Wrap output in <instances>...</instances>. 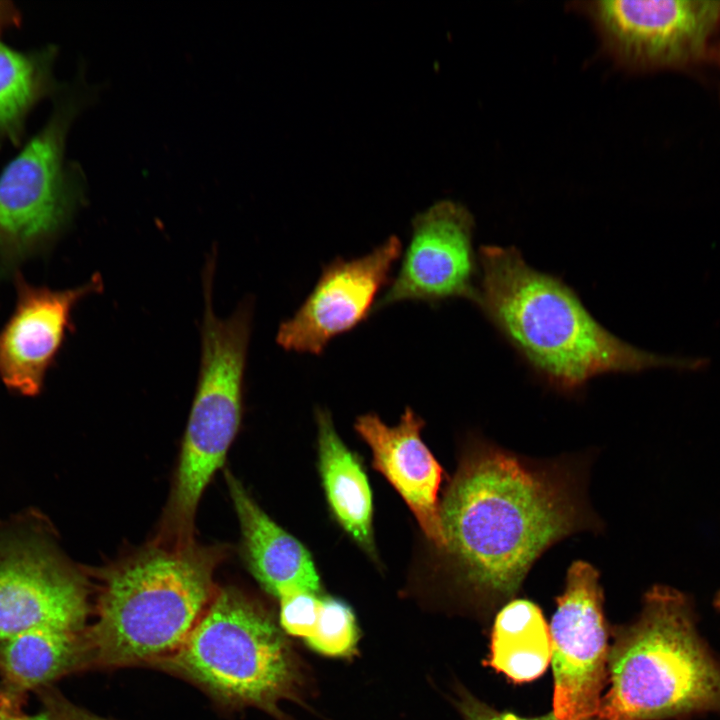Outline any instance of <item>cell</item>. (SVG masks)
<instances>
[{"label":"cell","instance_id":"6da1fadb","mask_svg":"<svg viewBox=\"0 0 720 720\" xmlns=\"http://www.w3.org/2000/svg\"><path fill=\"white\" fill-rule=\"evenodd\" d=\"M584 474L568 458L533 461L479 440L465 449L440 515L442 552L469 604L489 611L508 602L547 549L600 527Z\"/></svg>","mask_w":720,"mask_h":720},{"label":"cell","instance_id":"7a4b0ae2","mask_svg":"<svg viewBox=\"0 0 720 720\" xmlns=\"http://www.w3.org/2000/svg\"><path fill=\"white\" fill-rule=\"evenodd\" d=\"M474 303L546 383L573 393L594 377L671 368L704 369V358L652 353L602 326L561 279L531 267L514 247L479 249Z\"/></svg>","mask_w":720,"mask_h":720},{"label":"cell","instance_id":"3957f363","mask_svg":"<svg viewBox=\"0 0 720 720\" xmlns=\"http://www.w3.org/2000/svg\"><path fill=\"white\" fill-rule=\"evenodd\" d=\"M599 720H692L720 715V658L698 629L694 599L657 584L617 628Z\"/></svg>","mask_w":720,"mask_h":720},{"label":"cell","instance_id":"277c9868","mask_svg":"<svg viewBox=\"0 0 720 720\" xmlns=\"http://www.w3.org/2000/svg\"><path fill=\"white\" fill-rule=\"evenodd\" d=\"M191 681L222 706L294 720L287 703L312 710L311 667L274 613L234 588L217 591L180 647L156 665Z\"/></svg>","mask_w":720,"mask_h":720},{"label":"cell","instance_id":"5b68a950","mask_svg":"<svg viewBox=\"0 0 720 720\" xmlns=\"http://www.w3.org/2000/svg\"><path fill=\"white\" fill-rule=\"evenodd\" d=\"M222 551L158 541L103 576L96 621L86 628L92 667L153 665L173 654L216 591Z\"/></svg>","mask_w":720,"mask_h":720},{"label":"cell","instance_id":"8992f818","mask_svg":"<svg viewBox=\"0 0 720 720\" xmlns=\"http://www.w3.org/2000/svg\"><path fill=\"white\" fill-rule=\"evenodd\" d=\"M214 268L203 273L204 315L198 385L159 541L193 542L197 506L222 466L242 415L243 380L252 324L246 299L225 319L212 306Z\"/></svg>","mask_w":720,"mask_h":720},{"label":"cell","instance_id":"52a82bcc","mask_svg":"<svg viewBox=\"0 0 720 720\" xmlns=\"http://www.w3.org/2000/svg\"><path fill=\"white\" fill-rule=\"evenodd\" d=\"M99 88L81 66L73 81L53 98L44 125L0 172V262L9 268L52 240L84 202L87 180L80 165L67 159L69 133L92 105Z\"/></svg>","mask_w":720,"mask_h":720},{"label":"cell","instance_id":"ba28073f","mask_svg":"<svg viewBox=\"0 0 720 720\" xmlns=\"http://www.w3.org/2000/svg\"><path fill=\"white\" fill-rule=\"evenodd\" d=\"M89 610L88 582L47 521L32 512L0 521V642L38 628L83 630Z\"/></svg>","mask_w":720,"mask_h":720},{"label":"cell","instance_id":"9c48e42d","mask_svg":"<svg viewBox=\"0 0 720 720\" xmlns=\"http://www.w3.org/2000/svg\"><path fill=\"white\" fill-rule=\"evenodd\" d=\"M601 48L629 72L688 70L713 58L720 1L597 0L574 2Z\"/></svg>","mask_w":720,"mask_h":720},{"label":"cell","instance_id":"30bf717a","mask_svg":"<svg viewBox=\"0 0 720 720\" xmlns=\"http://www.w3.org/2000/svg\"><path fill=\"white\" fill-rule=\"evenodd\" d=\"M600 574L576 560L556 598L550 625L554 677L553 714L558 720H599L608 681V626Z\"/></svg>","mask_w":720,"mask_h":720},{"label":"cell","instance_id":"8fae6325","mask_svg":"<svg viewBox=\"0 0 720 720\" xmlns=\"http://www.w3.org/2000/svg\"><path fill=\"white\" fill-rule=\"evenodd\" d=\"M474 220L458 202L444 200L418 214L401 267L373 312L404 301L437 304L476 297Z\"/></svg>","mask_w":720,"mask_h":720},{"label":"cell","instance_id":"7c38bea8","mask_svg":"<svg viewBox=\"0 0 720 720\" xmlns=\"http://www.w3.org/2000/svg\"><path fill=\"white\" fill-rule=\"evenodd\" d=\"M401 249L400 240L391 236L364 256L337 258L325 266L303 304L280 324L277 343L288 351L321 354L334 337L373 311L376 295L387 284Z\"/></svg>","mask_w":720,"mask_h":720},{"label":"cell","instance_id":"4fadbf2b","mask_svg":"<svg viewBox=\"0 0 720 720\" xmlns=\"http://www.w3.org/2000/svg\"><path fill=\"white\" fill-rule=\"evenodd\" d=\"M102 288L99 274L81 286L66 290L19 282L15 310L0 331L2 382L23 395L38 393L71 326L73 308L81 299Z\"/></svg>","mask_w":720,"mask_h":720},{"label":"cell","instance_id":"5bb4252c","mask_svg":"<svg viewBox=\"0 0 720 720\" xmlns=\"http://www.w3.org/2000/svg\"><path fill=\"white\" fill-rule=\"evenodd\" d=\"M423 420L406 408L390 427L375 414L357 418L355 429L369 445L373 466L404 499L427 539L442 551L446 540L441 523L439 490L443 469L421 438Z\"/></svg>","mask_w":720,"mask_h":720},{"label":"cell","instance_id":"9a60e30c","mask_svg":"<svg viewBox=\"0 0 720 720\" xmlns=\"http://www.w3.org/2000/svg\"><path fill=\"white\" fill-rule=\"evenodd\" d=\"M226 476L254 577L277 599L294 591L322 593L319 574L308 550L278 526L232 474Z\"/></svg>","mask_w":720,"mask_h":720},{"label":"cell","instance_id":"2e32d148","mask_svg":"<svg viewBox=\"0 0 720 720\" xmlns=\"http://www.w3.org/2000/svg\"><path fill=\"white\" fill-rule=\"evenodd\" d=\"M86 628H38L1 641V685L25 700L30 691L37 692L66 675L91 668Z\"/></svg>","mask_w":720,"mask_h":720},{"label":"cell","instance_id":"e0dca14e","mask_svg":"<svg viewBox=\"0 0 720 720\" xmlns=\"http://www.w3.org/2000/svg\"><path fill=\"white\" fill-rule=\"evenodd\" d=\"M316 419L319 469L329 505L346 532L374 553L372 494L367 477L336 432L329 412L318 409Z\"/></svg>","mask_w":720,"mask_h":720},{"label":"cell","instance_id":"ac0fdd59","mask_svg":"<svg viewBox=\"0 0 720 720\" xmlns=\"http://www.w3.org/2000/svg\"><path fill=\"white\" fill-rule=\"evenodd\" d=\"M57 58L55 45L20 50L0 39V148L19 146L33 110L64 87L55 74Z\"/></svg>","mask_w":720,"mask_h":720},{"label":"cell","instance_id":"d6986e66","mask_svg":"<svg viewBox=\"0 0 720 720\" xmlns=\"http://www.w3.org/2000/svg\"><path fill=\"white\" fill-rule=\"evenodd\" d=\"M551 660V636L540 607L511 599L498 611L488 664L515 682L535 680Z\"/></svg>","mask_w":720,"mask_h":720},{"label":"cell","instance_id":"ffe728a7","mask_svg":"<svg viewBox=\"0 0 720 720\" xmlns=\"http://www.w3.org/2000/svg\"><path fill=\"white\" fill-rule=\"evenodd\" d=\"M361 630L353 609L343 600L323 595L311 635L303 641L314 653L352 660L359 654Z\"/></svg>","mask_w":720,"mask_h":720},{"label":"cell","instance_id":"44dd1931","mask_svg":"<svg viewBox=\"0 0 720 720\" xmlns=\"http://www.w3.org/2000/svg\"><path fill=\"white\" fill-rule=\"evenodd\" d=\"M322 596V593L294 591L278 598V621L289 637L304 641L311 635Z\"/></svg>","mask_w":720,"mask_h":720},{"label":"cell","instance_id":"7402d4cb","mask_svg":"<svg viewBox=\"0 0 720 720\" xmlns=\"http://www.w3.org/2000/svg\"><path fill=\"white\" fill-rule=\"evenodd\" d=\"M453 703L463 720H558L553 713L528 718L496 710L479 700L462 686L455 687Z\"/></svg>","mask_w":720,"mask_h":720},{"label":"cell","instance_id":"603a6c76","mask_svg":"<svg viewBox=\"0 0 720 720\" xmlns=\"http://www.w3.org/2000/svg\"><path fill=\"white\" fill-rule=\"evenodd\" d=\"M44 703V709L36 714L27 715L22 710L3 711L0 713V720H68L62 709L57 704L52 687H46L36 692Z\"/></svg>","mask_w":720,"mask_h":720},{"label":"cell","instance_id":"cb8c5ba5","mask_svg":"<svg viewBox=\"0 0 720 720\" xmlns=\"http://www.w3.org/2000/svg\"><path fill=\"white\" fill-rule=\"evenodd\" d=\"M22 22V13L16 4L0 0V39L5 32L15 29Z\"/></svg>","mask_w":720,"mask_h":720},{"label":"cell","instance_id":"d4e9b609","mask_svg":"<svg viewBox=\"0 0 720 720\" xmlns=\"http://www.w3.org/2000/svg\"><path fill=\"white\" fill-rule=\"evenodd\" d=\"M58 704L69 720H114L92 713L82 707L76 706L61 694L58 695Z\"/></svg>","mask_w":720,"mask_h":720},{"label":"cell","instance_id":"484cf974","mask_svg":"<svg viewBox=\"0 0 720 720\" xmlns=\"http://www.w3.org/2000/svg\"><path fill=\"white\" fill-rule=\"evenodd\" d=\"M24 700L10 694L0 683V713L3 711L22 710Z\"/></svg>","mask_w":720,"mask_h":720},{"label":"cell","instance_id":"4316f807","mask_svg":"<svg viewBox=\"0 0 720 720\" xmlns=\"http://www.w3.org/2000/svg\"><path fill=\"white\" fill-rule=\"evenodd\" d=\"M712 59L718 64L720 69V41L716 42Z\"/></svg>","mask_w":720,"mask_h":720},{"label":"cell","instance_id":"83f0119b","mask_svg":"<svg viewBox=\"0 0 720 720\" xmlns=\"http://www.w3.org/2000/svg\"><path fill=\"white\" fill-rule=\"evenodd\" d=\"M713 606L720 613V590L717 591L713 598Z\"/></svg>","mask_w":720,"mask_h":720}]
</instances>
